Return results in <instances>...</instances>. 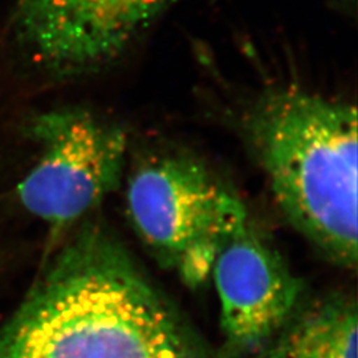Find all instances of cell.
Here are the masks:
<instances>
[{
  "label": "cell",
  "instance_id": "1",
  "mask_svg": "<svg viewBox=\"0 0 358 358\" xmlns=\"http://www.w3.org/2000/svg\"><path fill=\"white\" fill-rule=\"evenodd\" d=\"M0 358H220L125 245L88 223L0 327Z\"/></svg>",
  "mask_w": 358,
  "mask_h": 358
},
{
  "label": "cell",
  "instance_id": "2",
  "mask_svg": "<svg viewBox=\"0 0 358 358\" xmlns=\"http://www.w3.org/2000/svg\"><path fill=\"white\" fill-rule=\"evenodd\" d=\"M357 109L306 90L262 96L245 136L278 206L337 266L358 262Z\"/></svg>",
  "mask_w": 358,
  "mask_h": 358
},
{
  "label": "cell",
  "instance_id": "3",
  "mask_svg": "<svg viewBox=\"0 0 358 358\" xmlns=\"http://www.w3.org/2000/svg\"><path fill=\"white\" fill-rule=\"evenodd\" d=\"M127 206L142 242L190 287L206 282L220 244L250 217L235 192L187 157L157 158L137 169Z\"/></svg>",
  "mask_w": 358,
  "mask_h": 358
},
{
  "label": "cell",
  "instance_id": "4",
  "mask_svg": "<svg viewBox=\"0 0 358 358\" xmlns=\"http://www.w3.org/2000/svg\"><path fill=\"white\" fill-rule=\"evenodd\" d=\"M27 136L38 158L16 187L22 207L52 230L87 217L120 186L128 150L125 130L83 108L34 115Z\"/></svg>",
  "mask_w": 358,
  "mask_h": 358
},
{
  "label": "cell",
  "instance_id": "5",
  "mask_svg": "<svg viewBox=\"0 0 358 358\" xmlns=\"http://www.w3.org/2000/svg\"><path fill=\"white\" fill-rule=\"evenodd\" d=\"M211 273L222 306L220 358L259 355L304 300V282L250 217L220 244Z\"/></svg>",
  "mask_w": 358,
  "mask_h": 358
},
{
  "label": "cell",
  "instance_id": "6",
  "mask_svg": "<svg viewBox=\"0 0 358 358\" xmlns=\"http://www.w3.org/2000/svg\"><path fill=\"white\" fill-rule=\"evenodd\" d=\"M357 327L355 296L304 297L257 358H357Z\"/></svg>",
  "mask_w": 358,
  "mask_h": 358
},
{
  "label": "cell",
  "instance_id": "7",
  "mask_svg": "<svg viewBox=\"0 0 358 358\" xmlns=\"http://www.w3.org/2000/svg\"><path fill=\"white\" fill-rule=\"evenodd\" d=\"M115 1L134 13L152 17V19H157L171 4L173 0H115Z\"/></svg>",
  "mask_w": 358,
  "mask_h": 358
}]
</instances>
